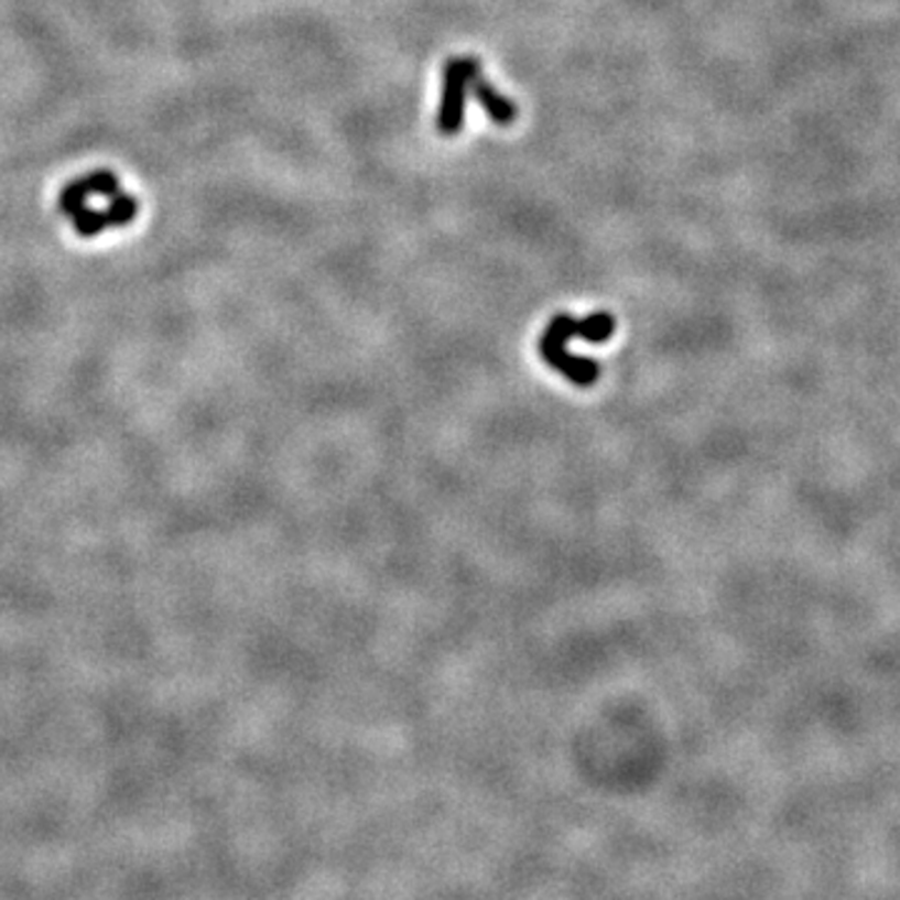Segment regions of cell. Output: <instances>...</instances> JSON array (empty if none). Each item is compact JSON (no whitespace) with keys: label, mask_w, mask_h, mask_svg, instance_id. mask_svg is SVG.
<instances>
[{"label":"cell","mask_w":900,"mask_h":900,"mask_svg":"<svg viewBox=\"0 0 900 900\" xmlns=\"http://www.w3.org/2000/svg\"><path fill=\"white\" fill-rule=\"evenodd\" d=\"M66 210L76 216V226L83 234L90 236L106 228L108 223H126V218L133 216L135 206L131 198H123L110 175H93L66 193Z\"/></svg>","instance_id":"obj_1"},{"label":"cell","mask_w":900,"mask_h":900,"mask_svg":"<svg viewBox=\"0 0 900 900\" xmlns=\"http://www.w3.org/2000/svg\"><path fill=\"white\" fill-rule=\"evenodd\" d=\"M470 93H473V98L478 100V106L486 110L488 118L494 120L496 126H500V128L513 126V120L518 116V108L513 106V100L506 98L503 93L490 86V83L484 78V73H478V76L473 78Z\"/></svg>","instance_id":"obj_4"},{"label":"cell","mask_w":900,"mask_h":900,"mask_svg":"<svg viewBox=\"0 0 900 900\" xmlns=\"http://www.w3.org/2000/svg\"><path fill=\"white\" fill-rule=\"evenodd\" d=\"M484 73L478 58L473 55H453L443 68V96L438 108V131L443 135H458L466 126V106L473 78Z\"/></svg>","instance_id":"obj_3"},{"label":"cell","mask_w":900,"mask_h":900,"mask_svg":"<svg viewBox=\"0 0 900 900\" xmlns=\"http://www.w3.org/2000/svg\"><path fill=\"white\" fill-rule=\"evenodd\" d=\"M616 330V318L610 313H590L586 318L575 323V338H583L588 343H606Z\"/></svg>","instance_id":"obj_5"},{"label":"cell","mask_w":900,"mask_h":900,"mask_svg":"<svg viewBox=\"0 0 900 900\" xmlns=\"http://www.w3.org/2000/svg\"><path fill=\"white\" fill-rule=\"evenodd\" d=\"M575 323H578V318H573L568 313L555 315L549 328L543 330L541 340H538V350H541L545 364L563 373L573 386L588 388L598 380L600 366L596 360L573 356L568 350V340L575 338Z\"/></svg>","instance_id":"obj_2"}]
</instances>
